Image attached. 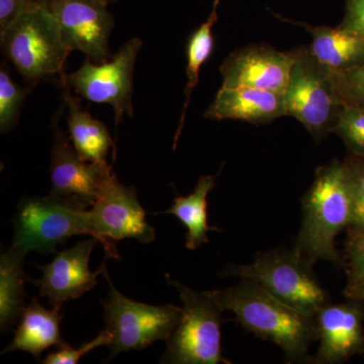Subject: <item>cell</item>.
<instances>
[{
    "instance_id": "2",
    "label": "cell",
    "mask_w": 364,
    "mask_h": 364,
    "mask_svg": "<svg viewBox=\"0 0 364 364\" xmlns=\"http://www.w3.org/2000/svg\"><path fill=\"white\" fill-rule=\"evenodd\" d=\"M303 222L296 249L301 257L314 264L330 261L342 267L343 256L335 239L350 225V186L344 161L333 160L318 167L315 179L301 200Z\"/></svg>"
},
{
    "instance_id": "30",
    "label": "cell",
    "mask_w": 364,
    "mask_h": 364,
    "mask_svg": "<svg viewBox=\"0 0 364 364\" xmlns=\"http://www.w3.org/2000/svg\"><path fill=\"white\" fill-rule=\"evenodd\" d=\"M39 0H0V32Z\"/></svg>"
},
{
    "instance_id": "10",
    "label": "cell",
    "mask_w": 364,
    "mask_h": 364,
    "mask_svg": "<svg viewBox=\"0 0 364 364\" xmlns=\"http://www.w3.org/2000/svg\"><path fill=\"white\" fill-rule=\"evenodd\" d=\"M90 215L91 224L102 238L107 257L121 259L117 241L136 239L147 244L155 240L154 228L146 220L136 188L122 184L116 174L100 188Z\"/></svg>"
},
{
    "instance_id": "22",
    "label": "cell",
    "mask_w": 364,
    "mask_h": 364,
    "mask_svg": "<svg viewBox=\"0 0 364 364\" xmlns=\"http://www.w3.org/2000/svg\"><path fill=\"white\" fill-rule=\"evenodd\" d=\"M220 0H215L214 7H213L212 13L208 16V20L202 23V26L193 33L189 38L188 43V49H186V55H188V66H186V75H188V85L184 90L183 109L181 121H179L178 129H177L176 136H174L173 149H176L177 141L181 136L182 128H183L184 119H186V109H188L189 102H191V95L198 85L200 80V68L205 62H207L212 55L214 50V36H213V26L217 23L218 11L217 7L219 6Z\"/></svg>"
},
{
    "instance_id": "17",
    "label": "cell",
    "mask_w": 364,
    "mask_h": 364,
    "mask_svg": "<svg viewBox=\"0 0 364 364\" xmlns=\"http://www.w3.org/2000/svg\"><path fill=\"white\" fill-rule=\"evenodd\" d=\"M62 318L61 310H47L37 299H33L32 303L23 310L13 341L1 354L23 351L32 354L36 360H40L41 354L50 347L64 346L67 343L60 333Z\"/></svg>"
},
{
    "instance_id": "13",
    "label": "cell",
    "mask_w": 364,
    "mask_h": 364,
    "mask_svg": "<svg viewBox=\"0 0 364 364\" xmlns=\"http://www.w3.org/2000/svg\"><path fill=\"white\" fill-rule=\"evenodd\" d=\"M314 321L320 345L312 363H343L364 353V301H330L316 313Z\"/></svg>"
},
{
    "instance_id": "4",
    "label": "cell",
    "mask_w": 364,
    "mask_h": 364,
    "mask_svg": "<svg viewBox=\"0 0 364 364\" xmlns=\"http://www.w3.org/2000/svg\"><path fill=\"white\" fill-rule=\"evenodd\" d=\"M224 275L253 280L282 303L309 317H314L331 301L313 272V264L294 248L258 252L249 264L229 265Z\"/></svg>"
},
{
    "instance_id": "29",
    "label": "cell",
    "mask_w": 364,
    "mask_h": 364,
    "mask_svg": "<svg viewBox=\"0 0 364 364\" xmlns=\"http://www.w3.org/2000/svg\"><path fill=\"white\" fill-rule=\"evenodd\" d=\"M338 26L364 35V0H347L343 21Z\"/></svg>"
},
{
    "instance_id": "18",
    "label": "cell",
    "mask_w": 364,
    "mask_h": 364,
    "mask_svg": "<svg viewBox=\"0 0 364 364\" xmlns=\"http://www.w3.org/2000/svg\"><path fill=\"white\" fill-rule=\"evenodd\" d=\"M61 85L68 112L69 136L74 148L85 161L107 164V155L114 146L107 126L82 109L80 100L72 97L71 87L63 81Z\"/></svg>"
},
{
    "instance_id": "9",
    "label": "cell",
    "mask_w": 364,
    "mask_h": 364,
    "mask_svg": "<svg viewBox=\"0 0 364 364\" xmlns=\"http://www.w3.org/2000/svg\"><path fill=\"white\" fill-rule=\"evenodd\" d=\"M142 46V41L133 38L124 43L109 61L97 64L86 58L77 71L60 75V81L90 102L111 105L117 128L124 114L134 116L133 73Z\"/></svg>"
},
{
    "instance_id": "31",
    "label": "cell",
    "mask_w": 364,
    "mask_h": 364,
    "mask_svg": "<svg viewBox=\"0 0 364 364\" xmlns=\"http://www.w3.org/2000/svg\"><path fill=\"white\" fill-rule=\"evenodd\" d=\"M104 1L107 2V4H111V2L117 1V0H104Z\"/></svg>"
},
{
    "instance_id": "11",
    "label": "cell",
    "mask_w": 364,
    "mask_h": 364,
    "mask_svg": "<svg viewBox=\"0 0 364 364\" xmlns=\"http://www.w3.org/2000/svg\"><path fill=\"white\" fill-rule=\"evenodd\" d=\"M56 18L69 51L85 53L95 63L112 58L109 37L114 16L104 0H42Z\"/></svg>"
},
{
    "instance_id": "27",
    "label": "cell",
    "mask_w": 364,
    "mask_h": 364,
    "mask_svg": "<svg viewBox=\"0 0 364 364\" xmlns=\"http://www.w3.org/2000/svg\"><path fill=\"white\" fill-rule=\"evenodd\" d=\"M337 88L344 105L364 107V64L336 73Z\"/></svg>"
},
{
    "instance_id": "20",
    "label": "cell",
    "mask_w": 364,
    "mask_h": 364,
    "mask_svg": "<svg viewBox=\"0 0 364 364\" xmlns=\"http://www.w3.org/2000/svg\"><path fill=\"white\" fill-rule=\"evenodd\" d=\"M218 174L203 176L198 179L193 193L188 196H176L173 205L160 214L176 215L186 228V246L189 250H196L208 243V233L217 228L208 226V196L215 186Z\"/></svg>"
},
{
    "instance_id": "23",
    "label": "cell",
    "mask_w": 364,
    "mask_h": 364,
    "mask_svg": "<svg viewBox=\"0 0 364 364\" xmlns=\"http://www.w3.org/2000/svg\"><path fill=\"white\" fill-rule=\"evenodd\" d=\"M342 256L346 273L345 298L364 301V230H348Z\"/></svg>"
},
{
    "instance_id": "14",
    "label": "cell",
    "mask_w": 364,
    "mask_h": 364,
    "mask_svg": "<svg viewBox=\"0 0 364 364\" xmlns=\"http://www.w3.org/2000/svg\"><path fill=\"white\" fill-rule=\"evenodd\" d=\"M296 50L282 52L267 45H251L230 54L221 66L223 87H251L286 92Z\"/></svg>"
},
{
    "instance_id": "12",
    "label": "cell",
    "mask_w": 364,
    "mask_h": 364,
    "mask_svg": "<svg viewBox=\"0 0 364 364\" xmlns=\"http://www.w3.org/2000/svg\"><path fill=\"white\" fill-rule=\"evenodd\" d=\"M70 139L55 124L50 166L52 188L49 195L92 207L105 182L114 176L112 165L85 161Z\"/></svg>"
},
{
    "instance_id": "28",
    "label": "cell",
    "mask_w": 364,
    "mask_h": 364,
    "mask_svg": "<svg viewBox=\"0 0 364 364\" xmlns=\"http://www.w3.org/2000/svg\"><path fill=\"white\" fill-rule=\"evenodd\" d=\"M112 336L107 329L104 330L90 342H86L78 349H73L70 345L66 344L64 346L58 347L54 352L50 353L43 361L45 364H76L79 359L90 353L93 349L102 345L111 343Z\"/></svg>"
},
{
    "instance_id": "19",
    "label": "cell",
    "mask_w": 364,
    "mask_h": 364,
    "mask_svg": "<svg viewBox=\"0 0 364 364\" xmlns=\"http://www.w3.org/2000/svg\"><path fill=\"white\" fill-rule=\"evenodd\" d=\"M301 26L313 38L310 50L325 66L336 72L350 70L364 64V35L336 26Z\"/></svg>"
},
{
    "instance_id": "24",
    "label": "cell",
    "mask_w": 364,
    "mask_h": 364,
    "mask_svg": "<svg viewBox=\"0 0 364 364\" xmlns=\"http://www.w3.org/2000/svg\"><path fill=\"white\" fill-rule=\"evenodd\" d=\"M28 87L16 85L9 76L6 66L0 69V131L1 134L13 130L18 123L21 107L30 91Z\"/></svg>"
},
{
    "instance_id": "5",
    "label": "cell",
    "mask_w": 364,
    "mask_h": 364,
    "mask_svg": "<svg viewBox=\"0 0 364 364\" xmlns=\"http://www.w3.org/2000/svg\"><path fill=\"white\" fill-rule=\"evenodd\" d=\"M182 301L178 325L166 340L163 364H231L223 356L221 324L223 311L215 289L198 291L183 286L166 274Z\"/></svg>"
},
{
    "instance_id": "25",
    "label": "cell",
    "mask_w": 364,
    "mask_h": 364,
    "mask_svg": "<svg viewBox=\"0 0 364 364\" xmlns=\"http://www.w3.org/2000/svg\"><path fill=\"white\" fill-rule=\"evenodd\" d=\"M333 133L343 141L349 155L364 158V107L344 105Z\"/></svg>"
},
{
    "instance_id": "6",
    "label": "cell",
    "mask_w": 364,
    "mask_h": 364,
    "mask_svg": "<svg viewBox=\"0 0 364 364\" xmlns=\"http://www.w3.org/2000/svg\"><path fill=\"white\" fill-rule=\"evenodd\" d=\"M284 100L287 116L298 119L317 142L333 133L344 105L336 74L310 48L296 50Z\"/></svg>"
},
{
    "instance_id": "7",
    "label": "cell",
    "mask_w": 364,
    "mask_h": 364,
    "mask_svg": "<svg viewBox=\"0 0 364 364\" xmlns=\"http://www.w3.org/2000/svg\"><path fill=\"white\" fill-rule=\"evenodd\" d=\"M77 235H90L102 243L91 224L90 210L77 203L48 196L26 198L14 221V245L42 254L55 253L59 244Z\"/></svg>"
},
{
    "instance_id": "16",
    "label": "cell",
    "mask_w": 364,
    "mask_h": 364,
    "mask_svg": "<svg viewBox=\"0 0 364 364\" xmlns=\"http://www.w3.org/2000/svg\"><path fill=\"white\" fill-rule=\"evenodd\" d=\"M215 121L237 119L267 124L287 116L284 95L251 87H222L205 114Z\"/></svg>"
},
{
    "instance_id": "26",
    "label": "cell",
    "mask_w": 364,
    "mask_h": 364,
    "mask_svg": "<svg viewBox=\"0 0 364 364\" xmlns=\"http://www.w3.org/2000/svg\"><path fill=\"white\" fill-rule=\"evenodd\" d=\"M352 200L351 222L347 230H364V158L349 155L344 160Z\"/></svg>"
},
{
    "instance_id": "8",
    "label": "cell",
    "mask_w": 364,
    "mask_h": 364,
    "mask_svg": "<svg viewBox=\"0 0 364 364\" xmlns=\"http://www.w3.org/2000/svg\"><path fill=\"white\" fill-rule=\"evenodd\" d=\"M109 296L102 301L107 330L112 336L107 345L109 361L122 352L140 350L164 340L166 341L178 325L182 308L173 305L151 306L127 298L114 287L105 267Z\"/></svg>"
},
{
    "instance_id": "1",
    "label": "cell",
    "mask_w": 364,
    "mask_h": 364,
    "mask_svg": "<svg viewBox=\"0 0 364 364\" xmlns=\"http://www.w3.org/2000/svg\"><path fill=\"white\" fill-rule=\"evenodd\" d=\"M223 311L258 338L272 342L289 363H308L310 345L318 341L314 317L304 315L268 293L257 282L241 279L225 291L215 289Z\"/></svg>"
},
{
    "instance_id": "15",
    "label": "cell",
    "mask_w": 364,
    "mask_h": 364,
    "mask_svg": "<svg viewBox=\"0 0 364 364\" xmlns=\"http://www.w3.org/2000/svg\"><path fill=\"white\" fill-rule=\"evenodd\" d=\"M98 243L95 237L79 242L74 247L57 253L45 267L42 279H26L39 287L40 294L49 299L53 309L61 310L66 301L80 298L97 284V277L104 274L105 262L95 272L90 269L91 252Z\"/></svg>"
},
{
    "instance_id": "3",
    "label": "cell",
    "mask_w": 364,
    "mask_h": 364,
    "mask_svg": "<svg viewBox=\"0 0 364 364\" xmlns=\"http://www.w3.org/2000/svg\"><path fill=\"white\" fill-rule=\"evenodd\" d=\"M0 41L6 58L31 82L64 73L70 51L56 18L42 0L0 32Z\"/></svg>"
},
{
    "instance_id": "21",
    "label": "cell",
    "mask_w": 364,
    "mask_h": 364,
    "mask_svg": "<svg viewBox=\"0 0 364 364\" xmlns=\"http://www.w3.org/2000/svg\"><path fill=\"white\" fill-rule=\"evenodd\" d=\"M26 251L11 245L0 257V328L11 329L25 310L23 259Z\"/></svg>"
}]
</instances>
